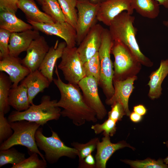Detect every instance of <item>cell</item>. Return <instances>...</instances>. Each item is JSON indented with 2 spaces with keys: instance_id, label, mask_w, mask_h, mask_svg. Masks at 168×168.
<instances>
[{
  "instance_id": "cell-9",
  "label": "cell",
  "mask_w": 168,
  "mask_h": 168,
  "mask_svg": "<svg viewBox=\"0 0 168 168\" xmlns=\"http://www.w3.org/2000/svg\"><path fill=\"white\" fill-rule=\"evenodd\" d=\"M100 4L90 0H77V19L75 28L77 44L78 45L91 29L96 24L97 13Z\"/></svg>"
},
{
  "instance_id": "cell-43",
  "label": "cell",
  "mask_w": 168,
  "mask_h": 168,
  "mask_svg": "<svg viewBox=\"0 0 168 168\" xmlns=\"http://www.w3.org/2000/svg\"><path fill=\"white\" fill-rule=\"evenodd\" d=\"M92 2L95 4H100L106 0H90Z\"/></svg>"
},
{
  "instance_id": "cell-3",
  "label": "cell",
  "mask_w": 168,
  "mask_h": 168,
  "mask_svg": "<svg viewBox=\"0 0 168 168\" xmlns=\"http://www.w3.org/2000/svg\"><path fill=\"white\" fill-rule=\"evenodd\" d=\"M57 101L51 100L48 95H44L39 104H33L24 111H12L8 117V120L9 122L25 120L36 122L42 126L49 121L58 120L61 116V110L55 105Z\"/></svg>"
},
{
  "instance_id": "cell-36",
  "label": "cell",
  "mask_w": 168,
  "mask_h": 168,
  "mask_svg": "<svg viewBox=\"0 0 168 168\" xmlns=\"http://www.w3.org/2000/svg\"><path fill=\"white\" fill-rule=\"evenodd\" d=\"M11 32L0 28V59L9 55V44Z\"/></svg>"
},
{
  "instance_id": "cell-39",
  "label": "cell",
  "mask_w": 168,
  "mask_h": 168,
  "mask_svg": "<svg viewBox=\"0 0 168 168\" xmlns=\"http://www.w3.org/2000/svg\"><path fill=\"white\" fill-rule=\"evenodd\" d=\"M95 158L92 154L87 156L80 163L78 164V168H95L96 167Z\"/></svg>"
},
{
  "instance_id": "cell-13",
  "label": "cell",
  "mask_w": 168,
  "mask_h": 168,
  "mask_svg": "<svg viewBox=\"0 0 168 168\" xmlns=\"http://www.w3.org/2000/svg\"><path fill=\"white\" fill-rule=\"evenodd\" d=\"M49 48L45 38L40 35L30 45L21 63L30 72L38 69Z\"/></svg>"
},
{
  "instance_id": "cell-15",
  "label": "cell",
  "mask_w": 168,
  "mask_h": 168,
  "mask_svg": "<svg viewBox=\"0 0 168 168\" xmlns=\"http://www.w3.org/2000/svg\"><path fill=\"white\" fill-rule=\"evenodd\" d=\"M137 78V76H135L122 80H113L114 93L110 98L105 100V104L111 105L116 102L120 103L126 115L129 116L131 112L128 108V100L135 88L134 82Z\"/></svg>"
},
{
  "instance_id": "cell-21",
  "label": "cell",
  "mask_w": 168,
  "mask_h": 168,
  "mask_svg": "<svg viewBox=\"0 0 168 168\" xmlns=\"http://www.w3.org/2000/svg\"><path fill=\"white\" fill-rule=\"evenodd\" d=\"M168 75V59L161 60L159 67L151 72L147 85L149 89L148 94L152 100L159 98L162 94L161 84Z\"/></svg>"
},
{
  "instance_id": "cell-32",
  "label": "cell",
  "mask_w": 168,
  "mask_h": 168,
  "mask_svg": "<svg viewBox=\"0 0 168 168\" xmlns=\"http://www.w3.org/2000/svg\"><path fill=\"white\" fill-rule=\"evenodd\" d=\"M121 161L136 168H167L168 166L164 164L163 160H155L147 159L143 160L132 161L128 160H122Z\"/></svg>"
},
{
  "instance_id": "cell-35",
  "label": "cell",
  "mask_w": 168,
  "mask_h": 168,
  "mask_svg": "<svg viewBox=\"0 0 168 168\" xmlns=\"http://www.w3.org/2000/svg\"><path fill=\"white\" fill-rule=\"evenodd\" d=\"M5 114L0 112V144L9 138L13 133L10 123L5 117Z\"/></svg>"
},
{
  "instance_id": "cell-2",
  "label": "cell",
  "mask_w": 168,
  "mask_h": 168,
  "mask_svg": "<svg viewBox=\"0 0 168 168\" xmlns=\"http://www.w3.org/2000/svg\"><path fill=\"white\" fill-rule=\"evenodd\" d=\"M135 19L126 11L116 17L109 26V30L114 41L122 42L131 51L142 65L152 67L153 63L141 52L136 35L137 30L133 26Z\"/></svg>"
},
{
  "instance_id": "cell-22",
  "label": "cell",
  "mask_w": 168,
  "mask_h": 168,
  "mask_svg": "<svg viewBox=\"0 0 168 168\" xmlns=\"http://www.w3.org/2000/svg\"><path fill=\"white\" fill-rule=\"evenodd\" d=\"M18 8L25 14L27 21L45 23L54 22L51 18L39 9L34 0H19Z\"/></svg>"
},
{
  "instance_id": "cell-19",
  "label": "cell",
  "mask_w": 168,
  "mask_h": 168,
  "mask_svg": "<svg viewBox=\"0 0 168 168\" xmlns=\"http://www.w3.org/2000/svg\"><path fill=\"white\" fill-rule=\"evenodd\" d=\"M66 46L65 41L59 43L57 40L54 45L50 47L38 70L49 80L53 82V73L57 60L61 58L63 51Z\"/></svg>"
},
{
  "instance_id": "cell-24",
  "label": "cell",
  "mask_w": 168,
  "mask_h": 168,
  "mask_svg": "<svg viewBox=\"0 0 168 168\" xmlns=\"http://www.w3.org/2000/svg\"><path fill=\"white\" fill-rule=\"evenodd\" d=\"M8 101L10 106L17 111L26 110L30 107L27 89L24 83L21 82L16 87L11 88Z\"/></svg>"
},
{
  "instance_id": "cell-1",
  "label": "cell",
  "mask_w": 168,
  "mask_h": 168,
  "mask_svg": "<svg viewBox=\"0 0 168 168\" xmlns=\"http://www.w3.org/2000/svg\"><path fill=\"white\" fill-rule=\"evenodd\" d=\"M55 68L57 78H54L53 82L60 95L55 105L63 108L61 116L68 118L78 126L87 122H96L98 119L96 114L86 104L79 87L64 82L60 78L56 65Z\"/></svg>"
},
{
  "instance_id": "cell-28",
  "label": "cell",
  "mask_w": 168,
  "mask_h": 168,
  "mask_svg": "<svg viewBox=\"0 0 168 168\" xmlns=\"http://www.w3.org/2000/svg\"><path fill=\"white\" fill-rule=\"evenodd\" d=\"M42 9L54 22L66 21L64 16L57 0H42Z\"/></svg>"
},
{
  "instance_id": "cell-8",
  "label": "cell",
  "mask_w": 168,
  "mask_h": 168,
  "mask_svg": "<svg viewBox=\"0 0 168 168\" xmlns=\"http://www.w3.org/2000/svg\"><path fill=\"white\" fill-rule=\"evenodd\" d=\"M61 58V60L58 68L62 71L65 79L68 83L78 86L79 82L86 77V75L83 63L77 48L66 46Z\"/></svg>"
},
{
  "instance_id": "cell-10",
  "label": "cell",
  "mask_w": 168,
  "mask_h": 168,
  "mask_svg": "<svg viewBox=\"0 0 168 168\" xmlns=\"http://www.w3.org/2000/svg\"><path fill=\"white\" fill-rule=\"evenodd\" d=\"M78 86L86 105L95 112L98 119H103L107 112L100 97L96 80L92 76H86L79 82Z\"/></svg>"
},
{
  "instance_id": "cell-38",
  "label": "cell",
  "mask_w": 168,
  "mask_h": 168,
  "mask_svg": "<svg viewBox=\"0 0 168 168\" xmlns=\"http://www.w3.org/2000/svg\"><path fill=\"white\" fill-rule=\"evenodd\" d=\"M19 0H0V10L7 11L14 13L18 8Z\"/></svg>"
},
{
  "instance_id": "cell-34",
  "label": "cell",
  "mask_w": 168,
  "mask_h": 168,
  "mask_svg": "<svg viewBox=\"0 0 168 168\" xmlns=\"http://www.w3.org/2000/svg\"><path fill=\"white\" fill-rule=\"evenodd\" d=\"M116 123L115 121L108 118L102 124L98 123L92 125L91 128L96 135L102 133L104 136H112L116 132Z\"/></svg>"
},
{
  "instance_id": "cell-14",
  "label": "cell",
  "mask_w": 168,
  "mask_h": 168,
  "mask_svg": "<svg viewBox=\"0 0 168 168\" xmlns=\"http://www.w3.org/2000/svg\"><path fill=\"white\" fill-rule=\"evenodd\" d=\"M104 28L96 24L90 30L78 45L77 50L83 63L98 52L100 47Z\"/></svg>"
},
{
  "instance_id": "cell-44",
  "label": "cell",
  "mask_w": 168,
  "mask_h": 168,
  "mask_svg": "<svg viewBox=\"0 0 168 168\" xmlns=\"http://www.w3.org/2000/svg\"><path fill=\"white\" fill-rule=\"evenodd\" d=\"M166 144L167 147L168 148V141L166 142ZM163 160L164 162L166 165L168 166V156Z\"/></svg>"
},
{
  "instance_id": "cell-17",
  "label": "cell",
  "mask_w": 168,
  "mask_h": 168,
  "mask_svg": "<svg viewBox=\"0 0 168 168\" xmlns=\"http://www.w3.org/2000/svg\"><path fill=\"white\" fill-rule=\"evenodd\" d=\"M126 147L133 148L124 141L112 143L110 136H104L101 141H99L97 145L95 157L96 168H105L107 161L113 154L116 151Z\"/></svg>"
},
{
  "instance_id": "cell-26",
  "label": "cell",
  "mask_w": 168,
  "mask_h": 168,
  "mask_svg": "<svg viewBox=\"0 0 168 168\" xmlns=\"http://www.w3.org/2000/svg\"><path fill=\"white\" fill-rule=\"evenodd\" d=\"M12 83L9 77L2 72H0V112L5 114L10 110L8 97Z\"/></svg>"
},
{
  "instance_id": "cell-4",
  "label": "cell",
  "mask_w": 168,
  "mask_h": 168,
  "mask_svg": "<svg viewBox=\"0 0 168 168\" xmlns=\"http://www.w3.org/2000/svg\"><path fill=\"white\" fill-rule=\"evenodd\" d=\"M9 123L13 133L0 144V150H6L15 145H21L26 147L30 153H36L42 159L46 160L44 156L39 150L35 140V133L40 124L25 120Z\"/></svg>"
},
{
  "instance_id": "cell-27",
  "label": "cell",
  "mask_w": 168,
  "mask_h": 168,
  "mask_svg": "<svg viewBox=\"0 0 168 168\" xmlns=\"http://www.w3.org/2000/svg\"><path fill=\"white\" fill-rule=\"evenodd\" d=\"M57 0L64 16L66 21L75 29L77 19L76 7L77 0Z\"/></svg>"
},
{
  "instance_id": "cell-12",
  "label": "cell",
  "mask_w": 168,
  "mask_h": 168,
  "mask_svg": "<svg viewBox=\"0 0 168 168\" xmlns=\"http://www.w3.org/2000/svg\"><path fill=\"white\" fill-rule=\"evenodd\" d=\"M133 10L131 0H106L99 4L97 18L98 21L109 26L120 13L126 11L132 15Z\"/></svg>"
},
{
  "instance_id": "cell-20",
  "label": "cell",
  "mask_w": 168,
  "mask_h": 168,
  "mask_svg": "<svg viewBox=\"0 0 168 168\" xmlns=\"http://www.w3.org/2000/svg\"><path fill=\"white\" fill-rule=\"evenodd\" d=\"M26 86L29 102L33 104V100L39 93L43 92L51 83L49 80L38 69L31 72L22 81Z\"/></svg>"
},
{
  "instance_id": "cell-6",
  "label": "cell",
  "mask_w": 168,
  "mask_h": 168,
  "mask_svg": "<svg viewBox=\"0 0 168 168\" xmlns=\"http://www.w3.org/2000/svg\"><path fill=\"white\" fill-rule=\"evenodd\" d=\"M111 54L114 58L113 80H122L137 76L142 65L126 45L119 41H114Z\"/></svg>"
},
{
  "instance_id": "cell-11",
  "label": "cell",
  "mask_w": 168,
  "mask_h": 168,
  "mask_svg": "<svg viewBox=\"0 0 168 168\" xmlns=\"http://www.w3.org/2000/svg\"><path fill=\"white\" fill-rule=\"evenodd\" d=\"M33 28L45 34L55 35L63 39L69 48L75 47L77 44L75 29L66 21L52 23L37 22L27 21Z\"/></svg>"
},
{
  "instance_id": "cell-23",
  "label": "cell",
  "mask_w": 168,
  "mask_h": 168,
  "mask_svg": "<svg viewBox=\"0 0 168 168\" xmlns=\"http://www.w3.org/2000/svg\"><path fill=\"white\" fill-rule=\"evenodd\" d=\"M0 28L6 30L11 33L20 32L32 29L33 26L18 18L15 14L7 11L0 13Z\"/></svg>"
},
{
  "instance_id": "cell-41",
  "label": "cell",
  "mask_w": 168,
  "mask_h": 168,
  "mask_svg": "<svg viewBox=\"0 0 168 168\" xmlns=\"http://www.w3.org/2000/svg\"><path fill=\"white\" fill-rule=\"evenodd\" d=\"M129 117L130 120L133 122H139L142 120V116L141 115L136 112L133 111L131 113Z\"/></svg>"
},
{
  "instance_id": "cell-40",
  "label": "cell",
  "mask_w": 168,
  "mask_h": 168,
  "mask_svg": "<svg viewBox=\"0 0 168 168\" xmlns=\"http://www.w3.org/2000/svg\"><path fill=\"white\" fill-rule=\"evenodd\" d=\"M133 111L143 116L147 112V109L142 105L139 104L133 107Z\"/></svg>"
},
{
  "instance_id": "cell-33",
  "label": "cell",
  "mask_w": 168,
  "mask_h": 168,
  "mask_svg": "<svg viewBox=\"0 0 168 168\" xmlns=\"http://www.w3.org/2000/svg\"><path fill=\"white\" fill-rule=\"evenodd\" d=\"M38 153H31L29 157L21 163L12 165L11 168H45L47 167V161L40 159Z\"/></svg>"
},
{
  "instance_id": "cell-30",
  "label": "cell",
  "mask_w": 168,
  "mask_h": 168,
  "mask_svg": "<svg viewBox=\"0 0 168 168\" xmlns=\"http://www.w3.org/2000/svg\"><path fill=\"white\" fill-rule=\"evenodd\" d=\"M100 139L95 137L91 139L85 143H81L73 142L71 143L73 147L77 150L79 158V164L81 163L84 159L92 153L96 148L97 145Z\"/></svg>"
},
{
  "instance_id": "cell-37",
  "label": "cell",
  "mask_w": 168,
  "mask_h": 168,
  "mask_svg": "<svg viewBox=\"0 0 168 168\" xmlns=\"http://www.w3.org/2000/svg\"><path fill=\"white\" fill-rule=\"evenodd\" d=\"M111 109L108 113V118L111 119L116 122L121 120L126 115L122 105L119 102H115L111 105Z\"/></svg>"
},
{
  "instance_id": "cell-45",
  "label": "cell",
  "mask_w": 168,
  "mask_h": 168,
  "mask_svg": "<svg viewBox=\"0 0 168 168\" xmlns=\"http://www.w3.org/2000/svg\"><path fill=\"white\" fill-rule=\"evenodd\" d=\"M163 24L168 29V20L167 21H164L163 22Z\"/></svg>"
},
{
  "instance_id": "cell-7",
  "label": "cell",
  "mask_w": 168,
  "mask_h": 168,
  "mask_svg": "<svg viewBox=\"0 0 168 168\" xmlns=\"http://www.w3.org/2000/svg\"><path fill=\"white\" fill-rule=\"evenodd\" d=\"M52 135L45 136L42 128H39L35 133V138L38 147L45 152L44 157L50 164L56 163L63 156L74 159L77 156V152L73 147L67 146L60 139L57 133L51 130Z\"/></svg>"
},
{
  "instance_id": "cell-16",
  "label": "cell",
  "mask_w": 168,
  "mask_h": 168,
  "mask_svg": "<svg viewBox=\"0 0 168 168\" xmlns=\"http://www.w3.org/2000/svg\"><path fill=\"white\" fill-rule=\"evenodd\" d=\"M0 71L6 72L12 82V87L18 85L30 72V70L23 65L18 57L9 55L0 61Z\"/></svg>"
},
{
  "instance_id": "cell-29",
  "label": "cell",
  "mask_w": 168,
  "mask_h": 168,
  "mask_svg": "<svg viewBox=\"0 0 168 168\" xmlns=\"http://www.w3.org/2000/svg\"><path fill=\"white\" fill-rule=\"evenodd\" d=\"M26 159L24 153L19 152L14 147L0 150V167L8 164L17 165Z\"/></svg>"
},
{
  "instance_id": "cell-25",
  "label": "cell",
  "mask_w": 168,
  "mask_h": 168,
  "mask_svg": "<svg viewBox=\"0 0 168 168\" xmlns=\"http://www.w3.org/2000/svg\"><path fill=\"white\" fill-rule=\"evenodd\" d=\"M133 9L142 16L150 19L156 18L160 13V5L156 0H131Z\"/></svg>"
},
{
  "instance_id": "cell-46",
  "label": "cell",
  "mask_w": 168,
  "mask_h": 168,
  "mask_svg": "<svg viewBox=\"0 0 168 168\" xmlns=\"http://www.w3.org/2000/svg\"><path fill=\"white\" fill-rule=\"evenodd\" d=\"M38 2L40 4H41V3L42 2V0H37Z\"/></svg>"
},
{
  "instance_id": "cell-5",
  "label": "cell",
  "mask_w": 168,
  "mask_h": 168,
  "mask_svg": "<svg viewBox=\"0 0 168 168\" xmlns=\"http://www.w3.org/2000/svg\"><path fill=\"white\" fill-rule=\"evenodd\" d=\"M114 42L109 30L104 28L101 44L98 51L100 65L99 86L102 89L106 99L110 98L113 95L114 91L113 85L114 67L110 58Z\"/></svg>"
},
{
  "instance_id": "cell-18",
  "label": "cell",
  "mask_w": 168,
  "mask_h": 168,
  "mask_svg": "<svg viewBox=\"0 0 168 168\" xmlns=\"http://www.w3.org/2000/svg\"><path fill=\"white\" fill-rule=\"evenodd\" d=\"M40 35L39 31L34 29L12 33L9 44V55L18 57L21 53L26 51L33 40Z\"/></svg>"
},
{
  "instance_id": "cell-42",
  "label": "cell",
  "mask_w": 168,
  "mask_h": 168,
  "mask_svg": "<svg viewBox=\"0 0 168 168\" xmlns=\"http://www.w3.org/2000/svg\"><path fill=\"white\" fill-rule=\"evenodd\" d=\"M160 5H162L166 8H168V0H156Z\"/></svg>"
},
{
  "instance_id": "cell-31",
  "label": "cell",
  "mask_w": 168,
  "mask_h": 168,
  "mask_svg": "<svg viewBox=\"0 0 168 168\" xmlns=\"http://www.w3.org/2000/svg\"><path fill=\"white\" fill-rule=\"evenodd\" d=\"M86 76H92L99 85L100 80V65L98 52L83 64Z\"/></svg>"
}]
</instances>
